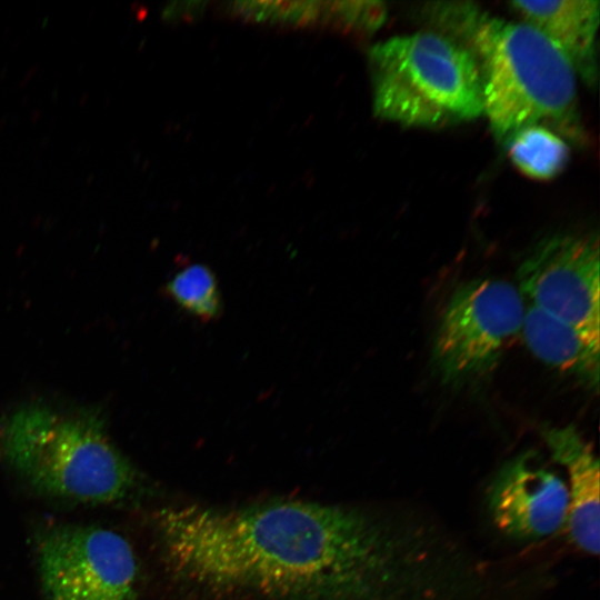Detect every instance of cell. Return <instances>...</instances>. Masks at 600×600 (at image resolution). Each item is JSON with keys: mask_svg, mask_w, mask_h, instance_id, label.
<instances>
[{"mask_svg": "<svg viewBox=\"0 0 600 600\" xmlns=\"http://www.w3.org/2000/svg\"><path fill=\"white\" fill-rule=\"evenodd\" d=\"M181 577L269 600H378L393 577L389 533L353 508L274 500L236 508L179 506L154 516Z\"/></svg>", "mask_w": 600, "mask_h": 600, "instance_id": "1", "label": "cell"}, {"mask_svg": "<svg viewBox=\"0 0 600 600\" xmlns=\"http://www.w3.org/2000/svg\"><path fill=\"white\" fill-rule=\"evenodd\" d=\"M448 37L466 47L478 64L483 114L498 140L537 124L582 139L577 73L539 30L489 16L464 1Z\"/></svg>", "mask_w": 600, "mask_h": 600, "instance_id": "2", "label": "cell"}, {"mask_svg": "<svg viewBox=\"0 0 600 600\" xmlns=\"http://www.w3.org/2000/svg\"><path fill=\"white\" fill-rule=\"evenodd\" d=\"M6 462L46 494L86 503L127 498L137 472L93 412L22 406L0 422Z\"/></svg>", "mask_w": 600, "mask_h": 600, "instance_id": "3", "label": "cell"}, {"mask_svg": "<svg viewBox=\"0 0 600 600\" xmlns=\"http://www.w3.org/2000/svg\"><path fill=\"white\" fill-rule=\"evenodd\" d=\"M373 111L406 127L440 128L483 114L472 53L433 31L396 36L369 51Z\"/></svg>", "mask_w": 600, "mask_h": 600, "instance_id": "4", "label": "cell"}, {"mask_svg": "<svg viewBox=\"0 0 600 600\" xmlns=\"http://www.w3.org/2000/svg\"><path fill=\"white\" fill-rule=\"evenodd\" d=\"M524 302L508 281L477 278L459 283L440 316L431 366L440 381L458 386L491 372L521 336Z\"/></svg>", "mask_w": 600, "mask_h": 600, "instance_id": "5", "label": "cell"}, {"mask_svg": "<svg viewBox=\"0 0 600 600\" xmlns=\"http://www.w3.org/2000/svg\"><path fill=\"white\" fill-rule=\"evenodd\" d=\"M37 554L47 600H138V558L119 532L57 526L40 536Z\"/></svg>", "mask_w": 600, "mask_h": 600, "instance_id": "6", "label": "cell"}, {"mask_svg": "<svg viewBox=\"0 0 600 600\" xmlns=\"http://www.w3.org/2000/svg\"><path fill=\"white\" fill-rule=\"evenodd\" d=\"M519 291L531 304L600 344V254L593 234L560 233L539 241L520 262Z\"/></svg>", "mask_w": 600, "mask_h": 600, "instance_id": "7", "label": "cell"}, {"mask_svg": "<svg viewBox=\"0 0 600 600\" xmlns=\"http://www.w3.org/2000/svg\"><path fill=\"white\" fill-rule=\"evenodd\" d=\"M497 528L517 540L532 541L559 531L567 522V483L534 451L506 462L488 491Z\"/></svg>", "mask_w": 600, "mask_h": 600, "instance_id": "8", "label": "cell"}, {"mask_svg": "<svg viewBox=\"0 0 600 600\" xmlns=\"http://www.w3.org/2000/svg\"><path fill=\"white\" fill-rule=\"evenodd\" d=\"M542 437L552 459L568 476L569 510L566 524L572 542L597 556L600 543L599 461L592 447L572 426L548 427Z\"/></svg>", "mask_w": 600, "mask_h": 600, "instance_id": "9", "label": "cell"}, {"mask_svg": "<svg viewBox=\"0 0 600 600\" xmlns=\"http://www.w3.org/2000/svg\"><path fill=\"white\" fill-rule=\"evenodd\" d=\"M522 21L539 30L568 58L577 74L589 86L597 81V30L599 1H511Z\"/></svg>", "mask_w": 600, "mask_h": 600, "instance_id": "10", "label": "cell"}, {"mask_svg": "<svg viewBox=\"0 0 600 600\" xmlns=\"http://www.w3.org/2000/svg\"><path fill=\"white\" fill-rule=\"evenodd\" d=\"M521 337L542 362L571 374L597 391L600 373V344L587 339L571 324L538 309L526 308Z\"/></svg>", "mask_w": 600, "mask_h": 600, "instance_id": "11", "label": "cell"}, {"mask_svg": "<svg viewBox=\"0 0 600 600\" xmlns=\"http://www.w3.org/2000/svg\"><path fill=\"white\" fill-rule=\"evenodd\" d=\"M512 163L524 176L548 180L557 177L570 159L567 141L544 126H528L504 141Z\"/></svg>", "mask_w": 600, "mask_h": 600, "instance_id": "12", "label": "cell"}, {"mask_svg": "<svg viewBox=\"0 0 600 600\" xmlns=\"http://www.w3.org/2000/svg\"><path fill=\"white\" fill-rule=\"evenodd\" d=\"M164 293L186 313L201 322L217 320L222 298L213 271L201 263L178 271L164 287Z\"/></svg>", "mask_w": 600, "mask_h": 600, "instance_id": "13", "label": "cell"}, {"mask_svg": "<svg viewBox=\"0 0 600 600\" xmlns=\"http://www.w3.org/2000/svg\"><path fill=\"white\" fill-rule=\"evenodd\" d=\"M232 11L256 22L309 26L323 20V2L320 1H238Z\"/></svg>", "mask_w": 600, "mask_h": 600, "instance_id": "14", "label": "cell"}, {"mask_svg": "<svg viewBox=\"0 0 600 600\" xmlns=\"http://www.w3.org/2000/svg\"><path fill=\"white\" fill-rule=\"evenodd\" d=\"M384 2L373 0L323 2V20L343 30L371 34L378 31L387 19Z\"/></svg>", "mask_w": 600, "mask_h": 600, "instance_id": "15", "label": "cell"}]
</instances>
